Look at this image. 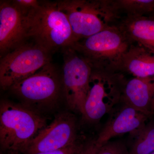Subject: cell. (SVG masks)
Listing matches in <instances>:
<instances>
[{
    "mask_svg": "<svg viewBox=\"0 0 154 154\" xmlns=\"http://www.w3.org/2000/svg\"><path fill=\"white\" fill-rule=\"evenodd\" d=\"M56 2L59 8L68 19L75 42L117 25L122 17L115 0H63Z\"/></svg>",
    "mask_w": 154,
    "mask_h": 154,
    "instance_id": "6da1fadb",
    "label": "cell"
},
{
    "mask_svg": "<svg viewBox=\"0 0 154 154\" xmlns=\"http://www.w3.org/2000/svg\"><path fill=\"white\" fill-rule=\"evenodd\" d=\"M47 126L46 119L28 107L8 100L0 105V143L3 150L23 153Z\"/></svg>",
    "mask_w": 154,
    "mask_h": 154,
    "instance_id": "7a4b0ae2",
    "label": "cell"
},
{
    "mask_svg": "<svg viewBox=\"0 0 154 154\" xmlns=\"http://www.w3.org/2000/svg\"><path fill=\"white\" fill-rule=\"evenodd\" d=\"M27 23L28 38L51 53L70 47L75 42L68 19L56 2L40 1L27 14Z\"/></svg>",
    "mask_w": 154,
    "mask_h": 154,
    "instance_id": "3957f363",
    "label": "cell"
},
{
    "mask_svg": "<svg viewBox=\"0 0 154 154\" xmlns=\"http://www.w3.org/2000/svg\"><path fill=\"white\" fill-rule=\"evenodd\" d=\"M134 42L117 25L74 42L71 47L93 69L117 72L125 54Z\"/></svg>",
    "mask_w": 154,
    "mask_h": 154,
    "instance_id": "277c9868",
    "label": "cell"
},
{
    "mask_svg": "<svg viewBox=\"0 0 154 154\" xmlns=\"http://www.w3.org/2000/svg\"><path fill=\"white\" fill-rule=\"evenodd\" d=\"M126 81L120 72L93 69L83 118L94 123L112 111L121 101Z\"/></svg>",
    "mask_w": 154,
    "mask_h": 154,
    "instance_id": "5b68a950",
    "label": "cell"
},
{
    "mask_svg": "<svg viewBox=\"0 0 154 154\" xmlns=\"http://www.w3.org/2000/svg\"><path fill=\"white\" fill-rule=\"evenodd\" d=\"M51 52L40 45L25 42L8 53L0 61V85L8 90L51 62Z\"/></svg>",
    "mask_w": 154,
    "mask_h": 154,
    "instance_id": "8992f818",
    "label": "cell"
},
{
    "mask_svg": "<svg viewBox=\"0 0 154 154\" xmlns=\"http://www.w3.org/2000/svg\"><path fill=\"white\" fill-rule=\"evenodd\" d=\"M9 90L22 105L31 110L32 107H50L55 104L62 93L61 79L56 67L50 62Z\"/></svg>",
    "mask_w": 154,
    "mask_h": 154,
    "instance_id": "52a82bcc",
    "label": "cell"
},
{
    "mask_svg": "<svg viewBox=\"0 0 154 154\" xmlns=\"http://www.w3.org/2000/svg\"><path fill=\"white\" fill-rule=\"evenodd\" d=\"M62 51V93L70 109L83 116L93 68L72 48H65Z\"/></svg>",
    "mask_w": 154,
    "mask_h": 154,
    "instance_id": "ba28073f",
    "label": "cell"
},
{
    "mask_svg": "<svg viewBox=\"0 0 154 154\" xmlns=\"http://www.w3.org/2000/svg\"><path fill=\"white\" fill-rule=\"evenodd\" d=\"M76 119L73 114L63 113L40 130L25 152L32 154L61 149L77 142Z\"/></svg>",
    "mask_w": 154,
    "mask_h": 154,
    "instance_id": "9c48e42d",
    "label": "cell"
},
{
    "mask_svg": "<svg viewBox=\"0 0 154 154\" xmlns=\"http://www.w3.org/2000/svg\"><path fill=\"white\" fill-rule=\"evenodd\" d=\"M12 1L0 3V53L2 58L28 38L27 15Z\"/></svg>",
    "mask_w": 154,
    "mask_h": 154,
    "instance_id": "30bf717a",
    "label": "cell"
},
{
    "mask_svg": "<svg viewBox=\"0 0 154 154\" xmlns=\"http://www.w3.org/2000/svg\"><path fill=\"white\" fill-rule=\"evenodd\" d=\"M122 103L123 106L111 116L96 139L98 143L102 145L112 138L127 133L132 134L146 124L147 116Z\"/></svg>",
    "mask_w": 154,
    "mask_h": 154,
    "instance_id": "8fae6325",
    "label": "cell"
},
{
    "mask_svg": "<svg viewBox=\"0 0 154 154\" xmlns=\"http://www.w3.org/2000/svg\"><path fill=\"white\" fill-rule=\"evenodd\" d=\"M154 97V76L134 78L126 81L121 102L131 106L148 116Z\"/></svg>",
    "mask_w": 154,
    "mask_h": 154,
    "instance_id": "7c38bea8",
    "label": "cell"
},
{
    "mask_svg": "<svg viewBox=\"0 0 154 154\" xmlns=\"http://www.w3.org/2000/svg\"><path fill=\"white\" fill-rule=\"evenodd\" d=\"M117 72L134 78L154 76V53L142 45L134 43L122 60Z\"/></svg>",
    "mask_w": 154,
    "mask_h": 154,
    "instance_id": "4fadbf2b",
    "label": "cell"
},
{
    "mask_svg": "<svg viewBox=\"0 0 154 154\" xmlns=\"http://www.w3.org/2000/svg\"><path fill=\"white\" fill-rule=\"evenodd\" d=\"M118 25L134 43L154 53V17L122 16Z\"/></svg>",
    "mask_w": 154,
    "mask_h": 154,
    "instance_id": "5bb4252c",
    "label": "cell"
},
{
    "mask_svg": "<svg viewBox=\"0 0 154 154\" xmlns=\"http://www.w3.org/2000/svg\"><path fill=\"white\" fill-rule=\"evenodd\" d=\"M135 139L129 154H151L154 152V122L146 124L132 134Z\"/></svg>",
    "mask_w": 154,
    "mask_h": 154,
    "instance_id": "9a60e30c",
    "label": "cell"
},
{
    "mask_svg": "<svg viewBox=\"0 0 154 154\" xmlns=\"http://www.w3.org/2000/svg\"><path fill=\"white\" fill-rule=\"evenodd\" d=\"M115 2L124 16H149L154 13V0H115Z\"/></svg>",
    "mask_w": 154,
    "mask_h": 154,
    "instance_id": "2e32d148",
    "label": "cell"
},
{
    "mask_svg": "<svg viewBox=\"0 0 154 154\" xmlns=\"http://www.w3.org/2000/svg\"><path fill=\"white\" fill-rule=\"evenodd\" d=\"M97 154H129V150L121 141H109L102 145Z\"/></svg>",
    "mask_w": 154,
    "mask_h": 154,
    "instance_id": "e0dca14e",
    "label": "cell"
},
{
    "mask_svg": "<svg viewBox=\"0 0 154 154\" xmlns=\"http://www.w3.org/2000/svg\"><path fill=\"white\" fill-rule=\"evenodd\" d=\"M12 2L25 14H28L33 9L37 8L40 1L37 0H14Z\"/></svg>",
    "mask_w": 154,
    "mask_h": 154,
    "instance_id": "ac0fdd59",
    "label": "cell"
},
{
    "mask_svg": "<svg viewBox=\"0 0 154 154\" xmlns=\"http://www.w3.org/2000/svg\"><path fill=\"white\" fill-rule=\"evenodd\" d=\"M83 144L75 143L71 145L64 148L53 151L41 152L36 153L32 154H75L81 148ZM8 154H25L19 153L17 152H8Z\"/></svg>",
    "mask_w": 154,
    "mask_h": 154,
    "instance_id": "d6986e66",
    "label": "cell"
},
{
    "mask_svg": "<svg viewBox=\"0 0 154 154\" xmlns=\"http://www.w3.org/2000/svg\"><path fill=\"white\" fill-rule=\"evenodd\" d=\"M102 146V145L97 142L96 139L93 140L85 144H83L75 154H97Z\"/></svg>",
    "mask_w": 154,
    "mask_h": 154,
    "instance_id": "ffe728a7",
    "label": "cell"
},
{
    "mask_svg": "<svg viewBox=\"0 0 154 154\" xmlns=\"http://www.w3.org/2000/svg\"><path fill=\"white\" fill-rule=\"evenodd\" d=\"M151 115L154 114V97L152 101L151 105L150 107Z\"/></svg>",
    "mask_w": 154,
    "mask_h": 154,
    "instance_id": "44dd1931",
    "label": "cell"
},
{
    "mask_svg": "<svg viewBox=\"0 0 154 154\" xmlns=\"http://www.w3.org/2000/svg\"><path fill=\"white\" fill-rule=\"evenodd\" d=\"M151 154H154V152H153V153H152Z\"/></svg>",
    "mask_w": 154,
    "mask_h": 154,
    "instance_id": "7402d4cb",
    "label": "cell"
}]
</instances>
